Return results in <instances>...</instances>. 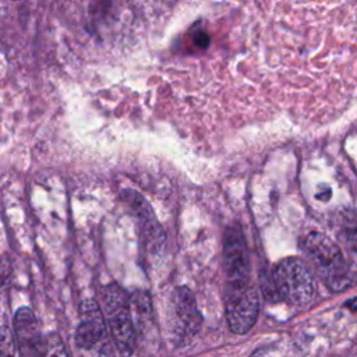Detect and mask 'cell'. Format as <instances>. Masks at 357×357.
Instances as JSON below:
<instances>
[{
	"instance_id": "obj_1",
	"label": "cell",
	"mask_w": 357,
	"mask_h": 357,
	"mask_svg": "<svg viewBox=\"0 0 357 357\" xmlns=\"http://www.w3.org/2000/svg\"><path fill=\"white\" fill-rule=\"evenodd\" d=\"M301 248L319 279L331 290L339 291L353 283V275L342 250L329 237L310 231L303 237Z\"/></svg>"
},
{
	"instance_id": "obj_2",
	"label": "cell",
	"mask_w": 357,
	"mask_h": 357,
	"mask_svg": "<svg viewBox=\"0 0 357 357\" xmlns=\"http://www.w3.org/2000/svg\"><path fill=\"white\" fill-rule=\"evenodd\" d=\"M99 308L110 332L117 353L130 357L135 349L137 332L132 321L130 298L116 283H109L100 289Z\"/></svg>"
},
{
	"instance_id": "obj_3",
	"label": "cell",
	"mask_w": 357,
	"mask_h": 357,
	"mask_svg": "<svg viewBox=\"0 0 357 357\" xmlns=\"http://www.w3.org/2000/svg\"><path fill=\"white\" fill-rule=\"evenodd\" d=\"M279 298L293 307H307L315 297V279L308 264L296 257H287L272 271Z\"/></svg>"
},
{
	"instance_id": "obj_4",
	"label": "cell",
	"mask_w": 357,
	"mask_h": 357,
	"mask_svg": "<svg viewBox=\"0 0 357 357\" xmlns=\"http://www.w3.org/2000/svg\"><path fill=\"white\" fill-rule=\"evenodd\" d=\"M259 298L252 283L226 286L225 314L229 329L236 335L247 333L257 322Z\"/></svg>"
},
{
	"instance_id": "obj_5",
	"label": "cell",
	"mask_w": 357,
	"mask_h": 357,
	"mask_svg": "<svg viewBox=\"0 0 357 357\" xmlns=\"http://www.w3.org/2000/svg\"><path fill=\"white\" fill-rule=\"evenodd\" d=\"M223 271L226 286L251 283V264L243 233L229 227L223 238Z\"/></svg>"
},
{
	"instance_id": "obj_6",
	"label": "cell",
	"mask_w": 357,
	"mask_h": 357,
	"mask_svg": "<svg viewBox=\"0 0 357 357\" xmlns=\"http://www.w3.org/2000/svg\"><path fill=\"white\" fill-rule=\"evenodd\" d=\"M202 315L194 294L187 287H177L172 297V332L178 344L188 343L201 329Z\"/></svg>"
},
{
	"instance_id": "obj_7",
	"label": "cell",
	"mask_w": 357,
	"mask_h": 357,
	"mask_svg": "<svg viewBox=\"0 0 357 357\" xmlns=\"http://www.w3.org/2000/svg\"><path fill=\"white\" fill-rule=\"evenodd\" d=\"M124 199L127 204L131 206L134 215L137 216L141 227L142 237L145 240L146 247L149 248L151 252H158L162 250L165 244V233L158 223L151 206L148 202L137 192L134 191H126L124 192Z\"/></svg>"
},
{
	"instance_id": "obj_8",
	"label": "cell",
	"mask_w": 357,
	"mask_h": 357,
	"mask_svg": "<svg viewBox=\"0 0 357 357\" xmlns=\"http://www.w3.org/2000/svg\"><path fill=\"white\" fill-rule=\"evenodd\" d=\"M106 335V324L102 317L99 304L86 300L81 305V318L75 332V343L78 347L89 350L98 346Z\"/></svg>"
},
{
	"instance_id": "obj_9",
	"label": "cell",
	"mask_w": 357,
	"mask_h": 357,
	"mask_svg": "<svg viewBox=\"0 0 357 357\" xmlns=\"http://www.w3.org/2000/svg\"><path fill=\"white\" fill-rule=\"evenodd\" d=\"M13 336L20 357H29L32 350L42 340L43 333L35 314L28 307H22L15 312L13 324Z\"/></svg>"
},
{
	"instance_id": "obj_10",
	"label": "cell",
	"mask_w": 357,
	"mask_h": 357,
	"mask_svg": "<svg viewBox=\"0 0 357 357\" xmlns=\"http://www.w3.org/2000/svg\"><path fill=\"white\" fill-rule=\"evenodd\" d=\"M128 298L135 332H148L153 326V310L149 294L145 290H135Z\"/></svg>"
},
{
	"instance_id": "obj_11",
	"label": "cell",
	"mask_w": 357,
	"mask_h": 357,
	"mask_svg": "<svg viewBox=\"0 0 357 357\" xmlns=\"http://www.w3.org/2000/svg\"><path fill=\"white\" fill-rule=\"evenodd\" d=\"M339 236L343 241L357 252V209H346L340 212L337 219Z\"/></svg>"
},
{
	"instance_id": "obj_12",
	"label": "cell",
	"mask_w": 357,
	"mask_h": 357,
	"mask_svg": "<svg viewBox=\"0 0 357 357\" xmlns=\"http://www.w3.org/2000/svg\"><path fill=\"white\" fill-rule=\"evenodd\" d=\"M29 357H68L67 349L57 333L43 335Z\"/></svg>"
},
{
	"instance_id": "obj_13",
	"label": "cell",
	"mask_w": 357,
	"mask_h": 357,
	"mask_svg": "<svg viewBox=\"0 0 357 357\" xmlns=\"http://www.w3.org/2000/svg\"><path fill=\"white\" fill-rule=\"evenodd\" d=\"M259 286H261L262 294L266 300H269V301L279 300V294H278V290H276V286H275L273 275L266 268L259 269Z\"/></svg>"
},
{
	"instance_id": "obj_14",
	"label": "cell",
	"mask_w": 357,
	"mask_h": 357,
	"mask_svg": "<svg viewBox=\"0 0 357 357\" xmlns=\"http://www.w3.org/2000/svg\"><path fill=\"white\" fill-rule=\"evenodd\" d=\"M15 343L11 331L6 326H0V357H14Z\"/></svg>"
},
{
	"instance_id": "obj_15",
	"label": "cell",
	"mask_w": 357,
	"mask_h": 357,
	"mask_svg": "<svg viewBox=\"0 0 357 357\" xmlns=\"http://www.w3.org/2000/svg\"><path fill=\"white\" fill-rule=\"evenodd\" d=\"M343 307H344V308H347L350 312L357 314V296H356V297H353V298L346 300V301H344V304H343Z\"/></svg>"
}]
</instances>
